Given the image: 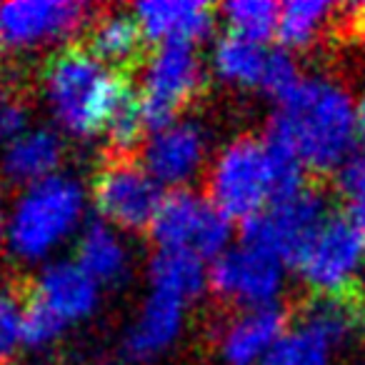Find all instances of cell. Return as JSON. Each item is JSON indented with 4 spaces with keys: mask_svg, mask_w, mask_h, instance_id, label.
<instances>
[{
    "mask_svg": "<svg viewBox=\"0 0 365 365\" xmlns=\"http://www.w3.org/2000/svg\"><path fill=\"white\" fill-rule=\"evenodd\" d=\"M358 128V113L343 88L325 78H303L278 101L268 130L285 138L303 165L325 173L350 158Z\"/></svg>",
    "mask_w": 365,
    "mask_h": 365,
    "instance_id": "6da1fadb",
    "label": "cell"
},
{
    "mask_svg": "<svg viewBox=\"0 0 365 365\" xmlns=\"http://www.w3.org/2000/svg\"><path fill=\"white\" fill-rule=\"evenodd\" d=\"M125 83V76L103 66L86 46L66 48L46 68V96L53 115L78 138L106 130Z\"/></svg>",
    "mask_w": 365,
    "mask_h": 365,
    "instance_id": "7a4b0ae2",
    "label": "cell"
},
{
    "mask_svg": "<svg viewBox=\"0 0 365 365\" xmlns=\"http://www.w3.org/2000/svg\"><path fill=\"white\" fill-rule=\"evenodd\" d=\"M86 193L73 178L53 175L21 195L8 223V245L23 260L46 258L78 225Z\"/></svg>",
    "mask_w": 365,
    "mask_h": 365,
    "instance_id": "3957f363",
    "label": "cell"
},
{
    "mask_svg": "<svg viewBox=\"0 0 365 365\" xmlns=\"http://www.w3.org/2000/svg\"><path fill=\"white\" fill-rule=\"evenodd\" d=\"M203 66L193 46H160L148 61L143 88L138 93L145 128L150 133H160L175 125L178 115L203 96Z\"/></svg>",
    "mask_w": 365,
    "mask_h": 365,
    "instance_id": "277c9868",
    "label": "cell"
},
{
    "mask_svg": "<svg viewBox=\"0 0 365 365\" xmlns=\"http://www.w3.org/2000/svg\"><path fill=\"white\" fill-rule=\"evenodd\" d=\"M210 203L228 218L250 220L273 205V170L268 148L255 138H238L210 168Z\"/></svg>",
    "mask_w": 365,
    "mask_h": 365,
    "instance_id": "5b68a950",
    "label": "cell"
},
{
    "mask_svg": "<svg viewBox=\"0 0 365 365\" xmlns=\"http://www.w3.org/2000/svg\"><path fill=\"white\" fill-rule=\"evenodd\" d=\"M163 198L160 182L133 155L108 153L93 182V203L98 213L130 233L150 230Z\"/></svg>",
    "mask_w": 365,
    "mask_h": 365,
    "instance_id": "8992f818",
    "label": "cell"
},
{
    "mask_svg": "<svg viewBox=\"0 0 365 365\" xmlns=\"http://www.w3.org/2000/svg\"><path fill=\"white\" fill-rule=\"evenodd\" d=\"M328 215L330 210L325 195L308 185L303 193L270 205L250 220H243V230H240L243 245L265 250L295 268L303 250L308 248L320 225L328 220Z\"/></svg>",
    "mask_w": 365,
    "mask_h": 365,
    "instance_id": "52a82bcc",
    "label": "cell"
},
{
    "mask_svg": "<svg viewBox=\"0 0 365 365\" xmlns=\"http://www.w3.org/2000/svg\"><path fill=\"white\" fill-rule=\"evenodd\" d=\"M363 238L350 218L330 213L308 248L303 250L295 270L318 295H345L360 290L358 268L363 260Z\"/></svg>",
    "mask_w": 365,
    "mask_h": 365,
    "instance_id": "ba28073f",
    "label": "cell"
},
{
    "mask_svg": "<svg viewBox=\"0 0 365 365\" xmlns=\"http://www.w3.org/2000/svg\"><path fill=\"white\" fill-rule=\"evenodd\" d=\"M283 260L260 248H235L210 265V288L220 300L243 308L275 305L283 290Z\"/></svg>",
    "mask_w": 365,
    "mask_h": 365,
    "instance_id": "9c48e42d",
    "label": "cell"
},
{
    "mask_svg": "<svg viewBox=\"0 0 365 365\" xmlns=\"http://www.w3.org/2000/svg\"><path fill=\"white\" fill-rule=\"evenodd\" d=\"M91 21V6L73 0H13L0 6V46L36 48L71 38Z\"/></svg>",
    "mask_w": 365,
    "mask_h": 365,
    "instance_id": "30bf717a",
    "label": "cell"
},
{
    "mask_svg": "<svg viewBox=\"0 0 365 365\" xmlns=\"http://www.w3.org/2000/svg\"><path fill=\"white\" fill-rule=\"evenodd\" d=\"M205 133L198 123H175L160 133H153L143 148V168L160 185H180L198 175L205 163Z\"/></svg>",
    "mask_w": 365,
    "mask_h": 365,
    "instance_id": "8fae6325",
    "label": "cell"
},
{
    "mask_svg": "<svg viewBox=\"0 0 365 365\" xmlns=\"http://www.w3.org/2000/svg\"><path fill=\"white\" fill-rule=\"evenodd\" d=\"M148 41L193 46L208 38L215 26V13L200 0H148L133 8Z\"/></svg>",
    "mask_w": 365,
    "mask_h": 365,
    "instance_id": "7c38bea8",
    "label": "cell"
},
{
    "mask_svg": "<svg viewBox=\"0 0 365 365\" xmlns=\"http://www.w3.org/2000/svg\"><path fill=\"white\" fill-rule=\"evenodd\" d=\"M290 313L280 305H265L240 313L220 338L225 365H253L263 360L285 335Z\"/></svg>",
    "mask_w": 365,
    "mask_h": 365,
    "instance_id": "4fadbf2b",
    "label": "cell"
},
{
    "mask_svg": "<svg viewBox=\"0 0 365 365\" xmlns=\"http://www.w3.org/2000/svg\"><path fill=\"white\" fill-rule=\"evenodd\" d=\"M148 38L135 13H106L91 28L88 51L118 76H125L145 58Z\"/></svg>",
    "mask_w": 365,
    "mask_h": 365,
    "instance_id": "5bb4252c",
    "label": "cell"
},
{
    "mask_svg": "<svg viewBox=\"0 0 365 365\" xmlns=\"http://www.w3.org/2000/svg\"><path fill=\"white\" fill-rule=\"evenodd\" d=\"M33 295L43 300L56 315H61L66 323H73V320L88 318L96 310L98 283L78 263L61 260L43 270Z\"/></svg>",
    "mask_w": 365,
    "mask_h": 365,
    "instance_id": "9a60e30c",
    "label": "cell"
},
{
    "mask_svg": "<svg viewBox=\"0 0 365 365\" xmlns=\"http://www.w3.org/2000/svg\"><path fill=\"white\" fill-rule=\"evenodd\" d=\"M182 310H185L182 300L153 290L150 298L143 303V310L133 323L130 333H128V355L135 360H150L160 355L180 333Z\"/></svg>",
    "mask_w": 365,
    "mask_h": 365,
    "instance_id": "2e32d148",
    "label": "cell"
},
{
    "mask_svg": "<svg viewBox=\"0 0 365 365\" xmlns=\"http://www.w3.org/2000/svg\"><path fill=\"white\" fill-rule=\"evenodd\" d=\"M63 140L53 130H28L3 153V173L13 182H28V188L36 182L53 178L63 160Z\"/></svg>",
    "mask_w": 365,
    "mask_h": 365,
    "instance_id": "e0dca14e",
    "label": "cell"
},
{
    "mask_svg": "<svg viewBox=\"0 0 365 365\" xmlns=\"http://www.w3.org/2000/svg\"><path fill=\"white\" fill-rule=\"evenodd\" d=\"M208 203L210 200L198 198L190 190H173V193H168L150 225V235L160 245V250H193L200 223H203L205 210H208Z\"/></svg>",
    "mask_w": 365,
    "mask_h": 365,
    "instance_id": "ac0fdd59",
    "label": "cell"
},
{
    "mask_svg": "<svg viewBox=\"0 0 365 365\" xmlns=\"http://www.w3.org/2000/svg\"><path fill=\"white\" fill-rule=\"evenodd\" d=\"M148 275H150L153 290L168 293L182 303L200 295L205 283H210V270H205L203 258L188 248L158 250L150 260Z\"/></svg>",
    "mask_w": 365,
    "mask_h": 365,
    "instance_id": "d6986e66",
    "label": "cell"
},
{
    "mask_svg": "<svg viewBox=\"0 0 365 365\" xmlns=\"http://www.w3.org/2000/svg\"><path fill=\"white\" fill-rule=\"evenodd\" d=\"M78 265L96 283H118L128 273V250L110 225L93 220L78 243Z\"/></svg>",
    "mask_w": 365,
    "mask_h": 365,
    "instance_id": "ffe728a7",
    "label": "cell"
},
{
    "mask_svg": "<svg viewBox=\"0 0 365 365\" xmlns=\"http://www.w3.org/2000/svg\"><path fill=\"white\" fill-rule=\"evenodd\" d=\"M270 53L263 43H255L238 33H228L218 41L213 51V66L218 76L230 86L255 88L263 83Z\"/></svg>",
    "mask_w": 365,
    "mask_h": 365,
    "instance_id": "44dd1931",
    "label": "cell"
},
{
    "mask_svg": "<svg viewBox=\"0 0 365 365\" xmlns=\"http://www.w3.org/2000/svg\"><path fill=\"white\" fill-rule=\"evenodd\" d=\"M333 13V6L320 0H293L280 6L278 33L285 48H305L315 41L320 28L325 26V18Z\"/></svg>",
    "mask_w": 365,
    "mask_h": 365,
    "instance_id": "7402d4cb",
    "label": "cell"
},
{
    "mask_svg": "<svg viewBox=\"0 0 365 365\" xmlns=\"http://www.w3.org/2000/svg\"><path fill=\"white\" fill-rule=\"evenodd\" d=\"M143 130H148V128L145 120H143L140 98L130 88V83H125L106 125V135L108 143H110L113 155H133L138 143H140Z\"/></svg>",
    "mask_w": 365,
    "mask_h": 365,
    "instance_id": "603a6c76",
    "label": "cell"
},
{
    "mask_svg": "<svg viewBox=\"0 0 365 365\" xmlns=\"http://www.w3.org/2000/svg\"><path fill=\"white\" fill-rule=\"evenodd\" d=\"M330 343L308 325H300L283 335L260 365H328Z\"/></svg>",
    "mask_w": 365,
    "mask_h": 365,
    "instance_id": "cb8c5ba5",
    "label": "cell"
},
{
    "mask_svg": "<svg viewBox=\"0 0 365 365\" xmlns=\"http://www.w3.org/2000/svg\"><path fill=\"white\" fill-rule=\"evenodd\" d=\"M220 11L230 23L233 33L255 43L268 41L273 33H278L280 6L270 0H238V3H225Z\"/></svg>",
    "mask_w": 365,
    "mask_h": 365,
    "instance_id": "d4e9b609",
    "label": "cell"
},
{
    "mask_svg": "<svg viewBox=\"0 0 365 365\" xmlns=\"http://www.w3.org/2000/svg\"><path fill=\"white\" fill-rule=\"evenodd\" d=\"M66 325V320L53 313L36 295L26 298V308H23V345H28L33 350L48 348V345L61 338Z\"/></svg>",
    "mask_w": 365,
    "mask_h": 365,
    "instance_id": "484cf974",
    "label": "cell"
},
{
    "mask_svg": "<svg viewBox=\"0 0 365 365\" xmlns=\"http://www.w3.org/2000/svg\"><path fill=\"white\" fill-rule=\"evenodd\" d=\"M23 308L21 298L13 293H0V365L16 355L23 343Z\"/></svg>",
    "mask_w": 365,
    "mask_h": 365,
    "instance_id": "4316f807",
    "label": "cell"
},
{
    "mask_svg": "<svg viewBox=\"0 0 365 365\" xmlns=\"http://www.w3.org/2000/svg\"><path fill=\"white\" fill-rule=\"evenodd\" d=\"M300 81H303V78H300L298 66H295V61L290 58V53L270 51L268 66H265V76H263L260 88L280 101V98L288 96V93L293 91Z\"/></svg>",
    "mask_w": 365,
    "mask_h": 365,
    "instance_id": "83f0119b",
    "label": "cell"
},
{
    "mask_svg": "<svg viewBox=\"0 0 365 365\" xmlns=\"http://www.w3.org/2000/svg\"><path fill=\"white\" fill-rule=\"evenodd\" d=\"M28 118H31V110L21 96H13L8 91L0 93V143L11 145L13 140L26 135Z\"/></svg>",
    "mask_w": 365,
    "mask_h": 365,
    "instance_id": "f1b7e54d",
    "label": "cell"
},
{
    "mask_svg": "<svg viewBox=\"0 0 365 365\" xmlns=\"http://www.w3.org/2000/svg\"><path fill=\"white\" fill-rule=\"evenodd\" d=\"M338 188L353 203L365 200V150L353 153L338 170Z\"/></svg>",
    "mask_w": 365,
    "mask_h": 365,
    "instance_id": "f546056e",
    "label": "cell"
},
{
    "mask_svg": "<svg viewBox=\"0 0 365 365\" xmlns=\"http://www.w3.org/2000/svg\"><path fill=\"white\" fill-rule=\"evenodd\" d=\"M350 220L355 223V228H358L360 238H363V245H365V200H363V203H353Z\"/></svg>",
    "mask_w": 365,
    "mask_h": 365,
    "instance_id": "4dcf8cb0",
    "label": "cell"
},
{
    "mask_svg": "<svg viewBox=\"0 0 365 365\" xmlns=\"http://www.w3.org/2000/svg\"><path fill=\"white\" fill-rule=\"evenodd\" d=\"M358 125L365 135V93H363V101H360V108H358Z\"/></svg>",
    "mask_w": 365,
    "mask_h": 365,
    "instance_id": "1f68e13d",
    "label": "cell"
},
{
    "mask_svg": "<svg viewBox=\"0 0 365 365\" xmlns=\"http://www.w3.org/2000/svg\"><path fill=\"white\" fill-rule=\"evenodd\" d=\"M360 328H365V290L363 298H360Z\"/></svg>",
    "mask_w": 365,
    "mask_h": 365,
    "instance_id": "d6a6232c",
    "label": "cell"
},
{
    "mask_svg": "<svg viewBox=\"0 0 365 365\" xmlns=\"http://www.w3.org/2000/svg\"><path fill=\"white\" fill-rule=\"evenodd\" d=\"M0 230H3V203H0Z\"/></svg>",
    "mask_w": 365,
    "mask_h": 365,
    "instance_id": "836d02e7",
    "label": "cell"
}]
</instances>
